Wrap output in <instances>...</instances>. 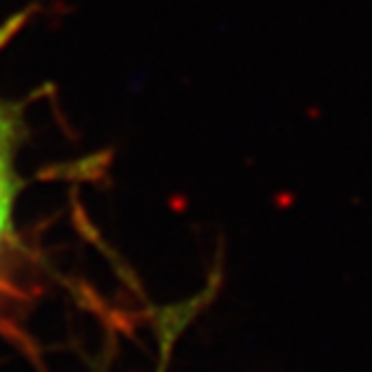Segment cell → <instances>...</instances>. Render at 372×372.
<instances>
[{
  "instance_id": "6da1fadb",
  "label": "cell",
  "mask_w": 372,
  "mask_h": 372,
  "mask_svg": "<svg viewBox=\"0 0 372 372\" xmlns=\"http://www.w3.org/2000/svg\"><path fill=\"white\" fill-rule=\"evenodd\" d=\"M16 110L0 101V240L12 222L14 200L18 191V179L14 170L16 152Z\"/></svg>"
}]
</instances>
